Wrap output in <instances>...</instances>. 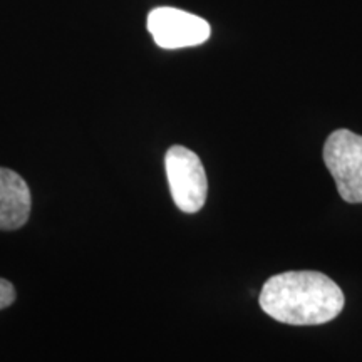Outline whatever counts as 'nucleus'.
I'll return each instance as SVG.
<instances>
[{
  "label": "nucleus",
  "instance_id": "1",
  "mask_svg": "<svg viewBox=\"0 0 362 362\" xmlns=\"http://www.w3.org/2000/svg\"><path fill=\"white\" fill-rule=\"evenodd\" d=\"M267 315L288 325H319L341 314V287L320 272H284L269 279L260 292Z\"/></svg>",
  "mask_w": 362,
  "mask_h": 362
},
{
  "label": "nucleus",
  "instance_id": "2",
  "mask_svg": "<svg viewBox=\"0 0 362 362\" xmlns=\"http://www.w3.org/2000/svg\"><path fill=\"white\" fill-rule=\"evenodd\" d=\"M324 161L347 203H362V136L337 129L324 144Z\"/></svg>",
  "mask_w": 362,
  "mask_h": 362
},
{
  "label": "nucleus",
  "instance_id": "3",
  "mask_svg": "<svg viewBox=\"0 0 362 362\" xmlns=\"http://www.w3.org/2000/svg\"><path fill=\"white\" fill-rule=\"evenodd\" d=\"M175 205L185 214H197L206 202L208 181L202 160L185 146H171L165 158Z\"/></svg>",
  "mask_w": 362,
  "mask_h": 362
},
{
  "label": "nucleus",
  "instance_id": "4",
  "mask_svg": "<svg viewBox=\"0 0 362 362\" xmlns=\"http://www.w3.org/2000/svg\"><path fill=\"white\" fill-rule=\"evenodd\" d=\"M148 30L163 49L200 45L211 33L205 19L173 7H158L149 12Z\"/></svg>",
  "mask_w": 362,
  "mask_h": 362
},
{
  "label": "nucleus",
  "instance_id": "5",
  "mask_svg": "<svg viewBox=\"0 0 362 362\" xmlns=\"http://www.w3.org/2000/svg\"><path fill=\"white\" fill-rule=\"evenodd\" d=\"M30 189L19 173L0 168V230H17L29 220Z\"/></svg>",
  "mask_w": 362,
  "mask_h": 362
},
{
  "label": "nucleus",
  "instance_id": "6",
  "mask_svg": "<svg viewBox=\"0 0 362 362\" xmlns=\"http://www.w3.org/2000/svg\"><path fill=\"white\" fill-rule=\"evenodd\" d=\"M16 302V288L12 282L6 279H0V310L11 307Z\"/></svg>",
  "mask_w": 362,
  "mask_h": 362
}]
</instances>
